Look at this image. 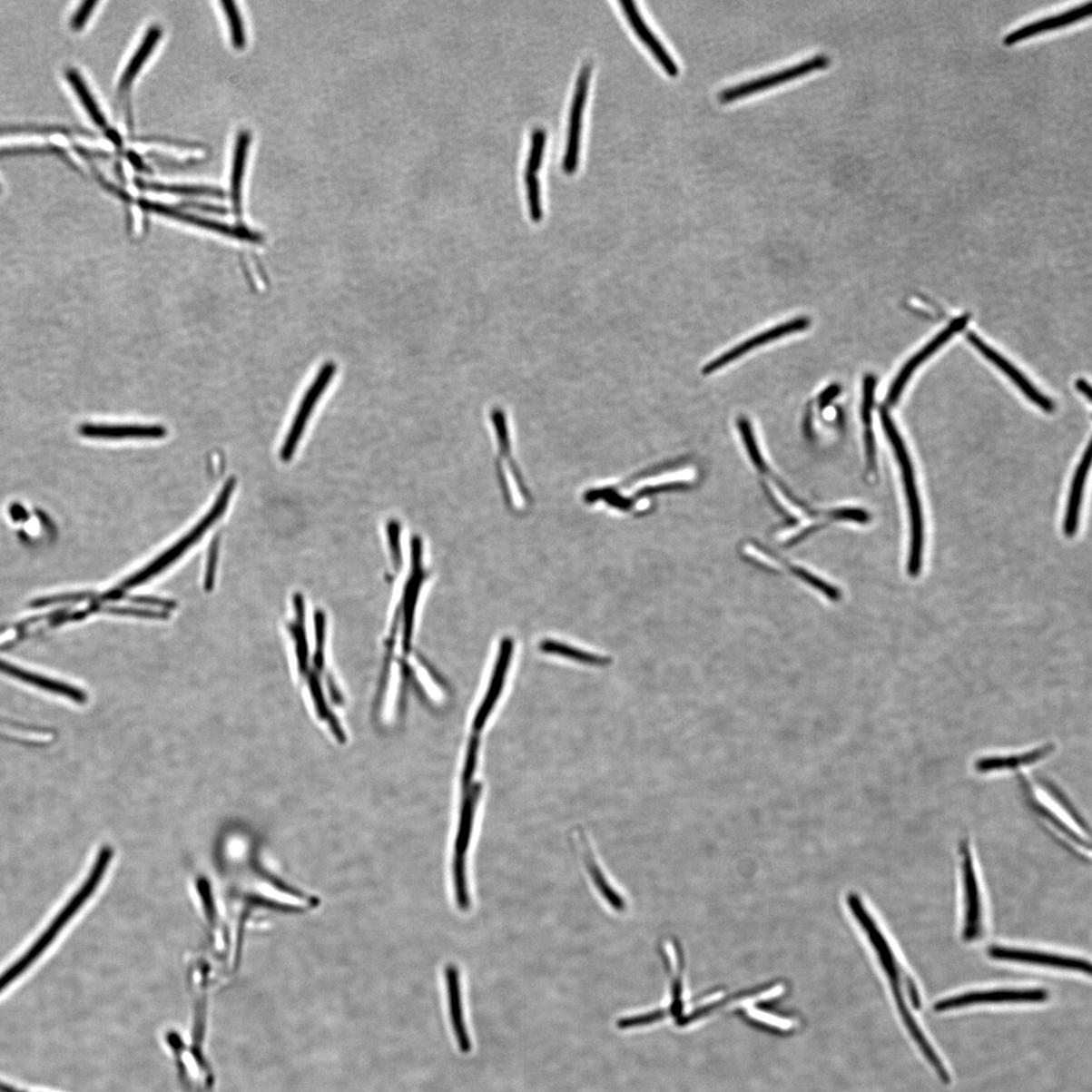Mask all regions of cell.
<instances>
[{
	"label": "cell",
	"instance_id": "38",
	"mask_svg": "<svg viewBox=\"0 0 1092 1092\" xmlns=\"http://www.w3.org/2000/svg\"><path fill=\"white\" fill-rule=\"evenodd\" d=\"M123 599H128L132 603L141 604V605L160 607L165 611L174 610L177 608V602L170 599H162L153 596H127V595H125Z\"/></svg>",
	"mask_w": 1092,
	"mask_h": 1092
},
{
	"label": "cell",
	"instance_id": "31",
	"mask_svg": "<svg viewBox=\"0 0 1092 1092\" xmlns=\"http://www.w3.org/2000/svg\"><path fill=\"white\" fill-rule=\"evenodd\" d=\"M229 26L230 38L234 48L242 50L246 46V33L241 14L234 2H221Z\"/></svg>",
	"mask_w": 1092,
	"mask_h": 1092
},
{
	"label": "cell",
	"instance_id": "2",
	"mask_svg": "<svg viewBox=\"0 0 1092 1092\" xmlns=\"http://www.w3.org/2000/svg\"><path fill=\"white\" fill-rule=\"evenodd\" d=\"M113 854V849L110 847L105 846L101 850L90 875H88L84 885L79 888L74 898L59 912L58 917L52 921L50 927L44 931V934L35 940V943L30 948L29 951L19 961L15 962L5 972L0 975V993L7 989V987H10L14 981L29 969L34 961L54 942L55 938L59 935L62 929L67 925L71 919L74 918L75 914L83 909L87 900H91L96 888H99L101 885L106 871H108Z\"/></svg>",
	"mask_w": 1092,
	"mask_h": 1092
},
{
	"label": "cell",
	"instance_id": "10",
	"mask_svg": "<svg viewBox=\"0 0 1092 1092\" xmlns=\"http://www.w3.org/2000/svg\"><path fill=\"white\" fill-rule=\"evenodd\" d=\"M962 876L964 885V928L963 939L974 942L982 933V903L969 843H961Z\"/></svg>",
	"mask_w": 1092,
	"mask_h": 1092
},
{
	"label": "cell",
	"instance_id": "15",
	"mask_svg": "<svg viewBox=\"0 0 1092 1092\" xmlns=\"http://www.w3.org/2000/svg\"><path fill=\"white\" fill-rule=\"evenodd\" d=\"M513 647V639L511 637H505L500 645L498 659H497L496 662L489 688H487V694H485L481 705H479L478 709L477 710V713L474 718L473 733H475L479 734V733L484 730V727L487 722V718L490 717L493 708L500 697L506 674H507L509 668Z\"/></svg>",
	"mask_w": 1092,
	"mask_h": 1092
},
{
	"label": "cell",
	"instance_id": "5",
	"mask_svg": "<svg viewBox=\"0 0 1092 1092\" xmlns=\"http://www.w3.org/2000/svg\"><path fill=\"white\" fill-rule=\"evenodd\" d=\"M482 786L477 783H473L467 789L463 790V801H461L459 827L456 842L455 851V885L457 900L461 910L468 908V895L466 879V855L469 845L470 836L474 828V821L478 803L479 796H481Z\"/></svg>",
	"mask_w": 1092,
	"mask_h": 1092
},
{
	"label": "cell",
	"instance_id": "19",
	"mask_svg": "<svg viewBox=\"0 0 1092 1092\" xmlns=\"http://www.w3.org/2000/svg\"><path fill=\"white\" fill-rule=\"evenodd\" d=\"M0 672L6 674L7 676L29 684V685L50 692V694L73 700L78 704H84L87 701V695L83 690L70 686L64 682L44 677L42 674L25 671L2 660H0Z\"/></svg>",
	"mask_w": 1092,
	"mask_h": 1092
},
{
	"label": "cell",
	"instance_id": "3",
	"mask_svg": "<svg viewBox=\"0 0 1092 1092\" xmlns=\"http://www.w3.org/2000/svg\"><path fill=\"white\" fill-rule=\"evenodd\" d=\"M880 418L884 432L890 441L896 458L901 468L905 495H907L910 517V548L909 558V572L911 576H918L921 570L923 556V519L921 506L914 476L911 460L900 433L884 408L880 409Z\"/></svg>",
	"mask_w": 1092,
	"mask_h": 1092
},
{
	"label": "cell",
	"instance_id": "16",
	"mask_svg": "<svg viewBox=\"0 0 1092 1092\" xmlns=\"http://www.w3.org/2000/svg\"><path fill=\"white\" fill-rule=\"evenodd\" d=\"M1092 13V3L1082 4L1078 6L1071 8V10L1048 16L1046 19L1029 23L1020 28L1010 32L1003 38V44L1006 46H1014L1016 44L1026 39L1035 37V35L1064 28V26L1076 24L1082 20L1087 19Z\"/></svg>",
	"mask_w": 1092,
	"mask_h": 1092
},
{
	"label": "cell",
	"instance_id": "28",
	"mask_svg": "<svg viewBox=\"0 0 1092 1092\" xmlns=\"http://www.w3.org/2000/svg\"><path fill=\"white\" fill-rule=\"evenodd\" d=\"M67 79L71 86H73L80 102H82L84 109L91 115L92 120L96 126L101 128L106 127V119L100 109L99 104L94 100L91 91L88 90L84 80L74 69L67 71Z\"/></svg>",
	"mask_w": 1092,
	"mask_h": 1092
},
{
	"label": "cell",
	"instance_id": "14",
	"mask_svg": "<svg viewBox=\"0 0 1092 1092\" xmlns=\"http://www.w3.org/2000/svg\"><path fill=\"white\" fill-rule=\"evenodd\" d=\"M968 321V317H961L954 320L945 330L938 334L933 340L925 346L919 353L903 367L900 374L893 381L890 392L887 394V405L893 406L899 401L905 385L908 384L914 370H916L920 363L926 361L931 354H934L940 346H943L949 341L951 337L957 332L963 330Z\"/></svg>",
	"mask_w": 1092,
	"mask_h": 1092
},
{
	"label": "cell",
	"instance_id": "35",
	"mask_svg": "<svg viewBox=\"0 0 1092 1092\" xmlns=\"http://www.w3.org/2000/svg\"><path fill=\"white\" fill-rule=\"evenodd\" d=\"M1038 781H1040V783L1043 786H1045V788L1047 789V792H1049L1056 799V801H1058L1061 804V806L1064 808V810L1069 813V815L1074 820V821H1077V823L1079 825V827L1082 830H1085L1087 831V833H1089V829L1087 827V824L1086 823V821H1083L1080 814L1076 811V808H1074V806L1069 802L1068 798L1067 796H1065V794L1061 792V790L1058 786L1053 784L1051 782V781L1047 780L1043 777L1038 778Z\"/></svg>",
	"mask_w": 1092,
	"mask_h": 1092
},
{
	"label": "cell",
	"instance_id": "40",
	"mask_svg": "<svg viewBox=\"0 0 1092 1092\" xmlns=\"http://www.w3.org/2000/svg\"><path fill=\"white\" fill-rule=\"evenodd\" d=\"M865 444H866V454H867L869 467L871 468V470H874L875 463H876V461H875V439H874V434L871 431V429H870V428H867V430L865 432Z\"/></svg>",
	"mask_w": 1092,
	"mask_h": 1092
},
{
	"label": "cell",
	"instance_id": "23",
	"mask_svg": "<svg viewBox=\"0 0 1092 1092\" xmlns=\"http://www.w3.org/2000/svg\"><path fill=\"white\" fill-rule=\"evenodd\" d=\"M251 142V133H239L234 147L232 166L230 174V193L235 215H242V186L247 164L248 151Z\"/></svg>",
	"mask_w": 1092,
	"mask_h": 1092
},
{
	"label": "cell",
	"instance_id": "26",
	"mask_svg": "<svg viewBox=\"0 0 1092 1092\" xmlns=\"http://www.w3.org/2000/svg\"><path fill=\"white\" fill-rule=\"evenodd\" d=\"M1020 780H1022V785L1024 787V792L1028 802H1029V804H1031L1033 810L1047 822H1049L1051 827L1059 831L1064 838H1067V840L1071 841V842L1076 843V845L1079 846L1080 848H1087L1089 850V843H1087L1086 841H1083V839L1078 836L1076 831L1070 829L1067 823L1062 821L1058 815L1049 811V808H1047L1044 804L1037 801V798L1032 794L1031 788H1029L1028 781L1024 778V776H1022Z\"/></svg>",
	"mask_w": 1092,
	"mask_h": 1092
},
{
	"label": "cell",
	"instance_id": "18",
	"mask_svg": "<svg viewBox=\"0 0 1092 1092\" xmlns=\"http://www.w3.org/2000/svg\"><path fill=\"white\" fill-rule=\"evenodd\" d=\"M968 340H969L975 346V348L984 355L985 358L990 360L994 366H997L1000 370L1005 372V374L1014 381L1018 388L1022 390L1025 396L1028 399H1031L1034 404H1036L1038 407H1040L1042 410L1048 413L1054 411L1055 407L1053 402L1050 401V399L1046 396L1038 392V390L1031 383H1029L1028 379L1022 375V372L1018 371L1013 366V364L1009 363L1005 358H1002L1001 355L997 351H994L990 346H989L987 343H984L979 336H976L975 334H969L968 335Z\"/></svg>",
	"mask_w": 1092,
	"mask_h": 1092
},
{
	"label": "cell",
	"instance_id": "13",
	"mask_svg": "<svg viewBox=\"0 0 1092 1092\" xmlns=\"http://www.w3.org/2000/svg\"><path fill=\"white\" fill-rule=\"evenodd\" d=\"M989 955L994 960L1017 962L1020 964L1037 965L1056 968V969L1071 970L1091 974V965L1080 958L1061 956L1058 954L1031 951V949L993 946L989 949Z\"/></svg>",
	"mask_w": 1092,
	"mask_h": 1092
},
{
	"label": "cell",
	"instance_id": "37",
	"mask_svg": "<svg viewBox=\"0 0 1092 1092\" xmlns=\"http://www.w3.org/2000/svg\"><path fill=\"white\" fill-rule=\"evenodd\" d=\"M220 554V537L212 539L209 547L207 569L205 576V589L211 592L214 588L218 558Z\"/></svg>",
	"mask_w": 1092,
	"mask_h": 1092
},
{
	"label": "cell",
	"instance_id": "32",
	"mask_svg": "<svg viewBox=\"0 0 1092 1092\" xmlns=\"http://www.w3.org/2000/svg\"><path fill=\"white\" fill-rule=\"evenodd\" d=\"M524 182H526V185L530 218L532 221L538 223L544 217L543 207H541L538 173L526 172L524 173Z\"/></svg>",
	"mask_w": 1092,
	"mask_h": 1092
},
{
	"label": "cell",
	"instance_id": "27",
	"mask_svg": "<svg viewBox=\"0 0 1092 1092\" xmlns=\"http://www.w3.org/2000/svg\"><path fill=\"white\" fill-rule=\"evenodd\" d=\"M140 188L156 192H165L184 197L223 198L224 192L215 188L202 185L165 184L159 182H141Z\"/></svg>",
	"mask_w": 1092,
	"mask_h": 1092
},
{
	"label": "cell",
	"instance_id": "43",
	"mask_svg": "<svg viewBox=\"0 0 1092 1092\" xmlns=\"http://www.w3.org/2000/svg\"><path fill=\"white\" fill-rule=\"evenodd\" d=\"M14 1092H25V1091H24V1090H20L19 1088H15V1089H14Z\"/></svg>",
	"mask_w": 1092,
	"mask_h": 1092
},
{
	"label": "cell",
	"instance_id": "6",
	"mask_svg": "<svg viewBox=\"0 0 1092 1092\" xmlns=\"http://www.w3.org/2000/svg\"><path fill=\"white\" fill-rule=\"evenodd\" d=\"M831 64V58L825 54L814 55L812 58L805 59L799 64L775 71L769 74L762 75L757 78L747 80L738 84L723 88L718 93V100L723 103H732L742 97L756 93L767 90V88L779 85L812 73L814 70L823 69Z\"/></svg>",
	"mask_w": 1092,
	"mask_h": 1092
},
{
	"label": "cell",
	"instance_id": "20",
	"mask_svg": "<svg viewBox=\"0 0 1092 1092\" xmlns=\"http://www.w3.org/2000/svg\"><path fill=\"white\" fill-rule=\"evenodd\" d=\"M80 433L86 438L102 439L149 438L159 439L166 437L167 431L162 426L141 425H95L85 424L80 428Z\"/></svg>",
	"mask_w": 1092,
	"mask_h": 1092
},
{
	"label": "cell",
	"instance_id": "24",
	"mask_svg": "<svg viewBox=\"0 0 1092 1092\" xmlns=\"http://www.w3.org/2000/svg\"><path fill=\"white\" fill-rule=\"evenodd\" d=\"M162 29H160L157 25L151 26V28L147 31L144 38L142 39L139 47L129 61L125 70H123L119 84L121 92L127 91L132 85L133 82H134V79L139 74L142 68H143L151 54H152L160 38H162Z\"/></svg>",
	"mask_w": 1092,
	"mask_h": 1092
},
{
	"label": "cell",
	"instance_id": "41",
	"mask_svg": "<svg viewBox=\"0 0 1092 1092\" xmlns=\"http://www.w3.org/2000/svg\"><path fill=\"white\" fill-rule=\"evenodd\" d=\"M841 392V387L837 384L831 385L825 389L820 397V405L821 408L829 406L834 398Z\"/></svg>",
	"mask_w": 1092,
	"mask_h": 1092
},
{
	"label": "cell",
	"instance_id": "29",
	"mask_svg": "<svg viewBox=\"0 0 1092 1092\" xmlns=\"http://www.w3.org/2000/svg\"><path fill=\"white\" fill-rule=\"evenodd\" d=\"M540 649L545 653L563 655L566 656V658L593 665H606L609 663V660L607 658H604V656L576 650L570 645H566L554 641H545L541 643Z\"/></svg>",
	"mask_w": 1092,
	"mask_h": 1092
},
{
	"label": "cell",
	"instance_id": "12",
	"mask_svg": "<svg viewBox=\"0 0 1092 1092\" xmlns=\"http://www.w3.org/2000/svg\"><path fill=\"white\" fill-rule=\"evenodd\" d=\"M811 319H808L807 317H799L790 320V321L786 323L771 328V330L763 331L762 333L753 336L752 339L734 346L733 349L722 354L721 357H718L714 360L707 363L703 369V374L705 376L712 375L716 370L726 367L727 364L739 359L743 357V355L759 348V346L773 342L790 334L806 330L808 327H811Z\"/></svg>",
	"mask_w": 1092,
	"mask_h": 1092
},
{
	"label": "cell",
	"instance_id": "21",
	"mask_svg": "<svg viewBox=\"0 0 1092 1092\" xmlns=\"http://www.w3.org/2000/svg\"><path fill=\"white\" fill-rule=\"evenodd\" d=\"M447 982L449 1001V1013L452 1027H454L457 1041L461 1052L469 1053L472 1050V1042L467 1031L465 1024L463 1001H461L459 974L457 968L454 965H449L447 968Z\"/></svg>",
	"mask_w": 1092,
	"mask_h": 1092
},
{
	"label": "cell",
	"instance_id": "11",
	"mask_svg": "<svg viewBox=\"0 0 1092 1092\" xmlns=\"http://www.w3.org/2000/svg\"><path fill=\"white\" fill-rule=\"evenodd\" d=\"M138 205L141 209L153 214L170 218L182 223L189 224L194 227H199L212 232H216L230 238L242 240L248 242H261V236L253 232L251 230L241 227H233L228 224L221 223L214 220H209L197 215L190 214V212L148 200H140Z\"/></svg>",
	"mask_w": 1092,
	"mask_h": 1092
},
{
	"label": "cell",
	"instance_id": "17",
	"mask_svg": "<svg viewBox=\"0 0 1092 1092\" xmlns=\"http://www.w3.org/2000/svg\"><path fill=\"white\" fill-rule=\"evenodd\" d=\"M619 5L623 7L626 19L637 34V37L649 48L665 73L672 77H676L679 74V67L676 61L674 60L659 38L650 29V26L645 24L641 12L637 10L636 5L634 2H629V0H621Z\"/></svg>",
	"mask_w": 1092,
	"mask_h": 1092
},
{
	"label": "cell",
	"instance_id": "42",
	"mask_svg": "<svg viewBox=\"0 0 1092 1092\" xmlns=\"http://www.w3.org/2000/svg\"><path fill=\"white\" fill-rule=\"evenodd\" d=\"M1079 392L1085 396L1088 401H1091V389L1086 380L1079 379L1077 383Z\"/></svg>",
	"mask_w": 1092,
	"mask_h": 1092
},
{
	"label": "cell",
	"instance_id": "39",
	"mask_svg": "<svg viewBox=\"0 0 1092 1092\" xmlns=\"http://www.w3.org/2000/svg\"><path fill=\"white\" fill-rule=\"evenodd\" d=\"M96 5L97 2H94V0H87V2H84L82 5H80L79 10L74 15L73 22H71V26H73V29L78 31L84 28V25L93 15Z\"/></svg>",
	"mask_w": 1092,
	"mask_h": 1092
},
{
	"label": "cell",
	"instance_id": "7",
	"mask_svg": "<svg viewBox=\"0 0 1092 1092\" xmlns=\"http://www.w3.org/2000/svg\"><path fill=\"white\" fill-rule=\"evenodd\" d=\"M592 69L593 67L591 64H584L580 70L578 78H576L570 111L569 128H567L566 151L563 159V171L567 175L574 174L576 170H578L582 119L584 115L585 104V102H587Z\"/></svg>",
	"mask_w": 1092,
	"mask_h": 1092
},
{
	"label": "cell",
	"instance_id": "4",
	"mask_svg": "<svg viewBox=\"0 0 1092 1092\" xmlns=\"http://www.w3.org/2000/svg\"><path fill=\"white\" fill-rule=\"evenodd\" d=\"M235 487L236 478L231 477L229 481L226 482L223 490H221L220 493V496L218 497L214 506H212L206 516L203 517V519H202L197 526H195V527L189 532L188 536H185L179 541V543H176L172 547L167 549L164 554L158 556L155 561L148 565L146 567H144V569H142L135 575L130 576V578H128L126 581H123L120 585H118L117 588H115V590L126 595L127 590L135 588L137 585L144 584L150 579H152L153 576H157L159 573H162L167 569L168 566L176 562L177 559H179L185 552H188V549L193 545L197 544L198 541L203 536H205L206 532L212 526V524L220 519L221 515L225 513Z\"/></svg>",
	"mask_w": 1092,
	"mask_h": 1092
},
{
	"label": "cell",
	"instance_id": "25",
	"mask_svg": "<svg viewBox=\"0 0 1092 1092\" xmlns=\"http://www.w3.org/2000/svg\"><path fill=\"white\" fill-rule=\"evenodd\" d=\"M1053 749V745L1050 744L1022 754H1013V756L1008 757L983 758L975 762V769L979 773H989V772L999 770H1015L1018 767L1032 765V763L1038 760L1049 756Z\"/></svg>",
	"mask_w": 1092,
	"mask_h": 1092
},
{
	"label": "cell",
	"instance_id": "34",
	"mask_svg": "<svg viewBox=\"0 0 1092 1092\" xmlns=\"http://www.w3.org/2000/svg\"><path fill=\"white\" fill-rule=\"evenodd\" d=\"M101 612H106V614L113 615L147 619L165 620L171 617L170 614H168V611L165 610H152L135 607L102 606Z\"/></svg>",
	"mask_w": 1092,
	"mask_h": 1092
},
{
	"label": "cell",
	"instance_id": "9",
	"mask_svg": "<svg viewBox=\"0 0 1092 1092\" xmlns=\"http://www.w3.org/2000/svg\"><path fill=\"white\" fill-rule=\"evenodd\" d=\"M1049 999V993L1045 989H997L973 991L964 994H959L957 997H952L940 1000L935 1003L934 1009L937 1013H944L952 1009H958L972 1006L988 1005V1003H1019V1002H1044Z\"/></svg>",
	"mask_w": 1092,
	"mask_h": 1092
},
{
	"label": "cell",
	"instance_id": "36",
	"mask_svg": "<svg viewBox=\"0 0 1092 1092\" xmlns=\"http://www.w3.org/2000/svg\"><path fill=\"white\" fill-rule=\"evenodd\" d=\"M877 380L872 375H867L863 381L862 419L866 426L871 424L872 410L875 402Z\"/></svg>",
	"mask_w": 1092,
	"mask_h": 1092
},
{
	"label": "cell",
	"instance_id": "1",
	"mask_svg": "<svg viewBox=\"0 0 1092 1092\" xmlns=\"http://www.w3.org/2000/svg\"><path fill=\"white\" fill-rule=\"evenodd\" d=\"M848 905L859 926L868 937L869 942L874 949L878 960L883 968L887 980L890 983L896 1007L899 1008L904 1026L907 1027L913 1041L917 1043L920 1052L925 1056L930 1067L934 1068L940 1081L944 1085H949L951 1082V1077H949L944 1063L940 1060L933 1046L929 1042L925 1033L921 1031L920 1025L908 1007L907 1001H905L903 978L907 979L908 975L903 971L892 947L858 895H849Z\"/></svg>",
	"mask_w": 1092,
	"mask_h": 1092
},
{
	"label": "cell",
	"instance_id": "22",
	"mask_svg": "<svg viewBox=\"0 0 1092 1092\" xmlns=\"http://www.w3.org/2000/svg\"><path fill=\"white\" fill-rule=\"evenodd\" d=\"M1090 464L1091 444L1089 443L1085 455H1083L1080 460V464L1077 469V472L1074 474L1071 485L1067 514H1065L1064 520V532L1067 537L1076 536L1078 529L1083 490H1085V485L1087 474L1089 472Z\"/></svg>",
	"mask_w": 1092,
	"mask_h": 1092
},
{
	"label": "cell",
	"instance_id": "8",
	"mask_svg": "<svg viewBox=\"0 0 1092 1092\" xmlns=\"http://www.w3.org/2000/svg\"><path fill=\"white\" fill-rule=\"evenodd\" d=\"M336 369L334 362H326L321 369L319 370V374L314 379L313 384L307 390L303 401H301L299 407L294 423H292L287 439L280 450V457L283 461H289L294 457L298 443L306 429L310 417L312 415L319 399L321 398L328 386L330 385L336 374Z\"/></svg>",
	"mask_w": 1092,
	"mask_h": 1092
},
{
	"label": "cell",
	"instance_id": "33",
	"mask_svg": "<svg viewBox=\"0 0 1092 1092\" xmlns=\"http://www.w3.org/2000/svg\"><path fill=\"white\" fill-rule=\"evenodd\" d=\"M546 143V130L543 128L534 130L531 134V144L526 172L538 173L539 168L543 165Z\"/></svg>",
	"mask_w": 1092,
	"mask_h": 1092
},
{
	"label": "cell",
	"instance_id": "30",
	"mask_svg": "<svg viewBox=\"0 0 1092 1092\" xmlns=\"http://www.w3.org/2000/svg\"><path fill=\"white\" fill-rule=\"evenodd\" d=\"M585 850V863H587V868L590 875L593 878L595 885L597 886L599 891L602 893L604 898L608 900L612 907L617 910H623L625 909V901L621 900L620 896L614 890V888L608 884L605 876H604L597 863L595 862L594 857L592 856V853H590V851L587 848Z\"/></svg>",
	"mask_w": 1092,
	"mask_h": 1092
}]
</instances>
